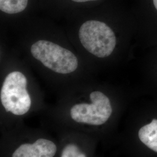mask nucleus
<instances>
[{"mask_svg": "<svg viewBox=\"0 0 157 157\" xmlns=\"http://www.w3.org/2000/svg\"><path fill=\"white\" fill-rule=\"evenodd\" d=\"M34 58L56 73L67 74L78 67L77 57L71 51L50 41L40 40L31 46Z\"/></svg>", "mask_w": 157, "mask_h": 157, "instance_id": "1", "label": "nucleus"}, {"mask_svg": "<svg viewBox=\"0 0 157 157\" xmlns=\"http://www.w3.org/2000/svg\"><path fill=\"white\" fill-rule=\"evenodd\" d=\"M78 37L86 50L101 58L109 56L117 44L112 29L105 23L98 21L83 23L79 29Z\"/></svg>", "mask_w": 157, "mask_h": 157, "instance_id": "2", "label": "nucleus"}, {"mask_svg": "<svg viewBox=\"0 0 157 157\" xmlns=\"http://www.w3.org/2000/svg\"><path fill=\"white\" fill-rule=\"evenodd\" d=\"M27 78L21 72L9 73L2 84L0 98L6 112L23 115L31 107V98L26 89Z\"/></svg>", "mask_w": 157, "mask_h": 157, "instance_id": "3", "label": "nucleus"}, {"mask_svg": "<svg viewBox=\"0 0 157 157\" xmlns=\"http://www.w3.org/2000/svg\"><path fill=\"white\" fill-rule=\"evenodd\" d=\"M91 103H80L71 108L70 114L74 121L80 124L100 126L110 118L112 108L110 100L101 91H95L90 95Z\"/></svg>", "mask_w": 157, "mask_h": 157, "instance_id": "4", "label": "nucleus"}, {"mask_svg": "<svg viewBox=\"0 0 157 157\" xmlns=\"http://www.w3.org/2000/svg\"><path fill=\"white\" fill-rule=\"evenodd\" d=\"M57 151L56 144L46 139H39L33 143L19 146L12 157H54Z\"/></svg>", "mask_w": 157, "mask_h": 157, "instance_id": "5", "label": "nucleus"}, {"mask_svg": "<svg viewBox=\"0 0 157 157\" xmlns=\"http://www.w3.org/2000/svg\"><path fill=\"white\" fill-rule=\"evenodd\" d=\"M141 141L154 151L157 152V119L143 126L139 131Z\"/></svg>", "mask_w": 157, "mask_h": 157, "instance_id": "6", "label": "nucleus"}, {"mask_svg": "<svg viewBox=\"0 0 157 157\" xmlns=\"http://www.w3.org/2000/svg\"><path fill=\"white\" fill-rule=\"evenodd\" d=\"M28 0H0V10L8 14H15L24 11Z\"/></svg>", "mask_w": 157, "mask_h": 157, "instance_id": "7", "label": "nucleus"}, {"mask_svg": "<svg viewBox=\"0 0 157 157\" xmlns=\"http://www.w3.org/2000/svg\"><path fill=\"white\" fill-rule=\"evenodd\" d=\"M61 157H87V155L81 151L78 146L75 144L70 143L63 148Z\"/></svg>", "mask_w": 157, "mask_h": 157, "instance_id": "8", "label": "nucleus"}, {"mask_svg": "<svg viewBox=\"0 0 157 157\" xmlns=\"http://www.w3.org/2000/svg\"><path fill=\"white\" fill-rule=\"evenodd\" d=\"M74 2H88V1H97V0H72Z\"/></svg>", "mask_w": 157, "mask_h": 157, "instance_id": "9", "label": "nucleus"}, {"mask_svg": "<svg viewBox=\"0 0 157 157\" xmlns=\"http://www.w3.org/2000/svg\"><path fill=\"white\" fill-rule=\"evenodd\" d=\"M153 1V3H154V5L155 6V8L157 9V0H152Z\"/></svg>", "mask_w": 157, "mask_h": 157, "instance_id": "10", "label": "nucleus"}]
</instances>
